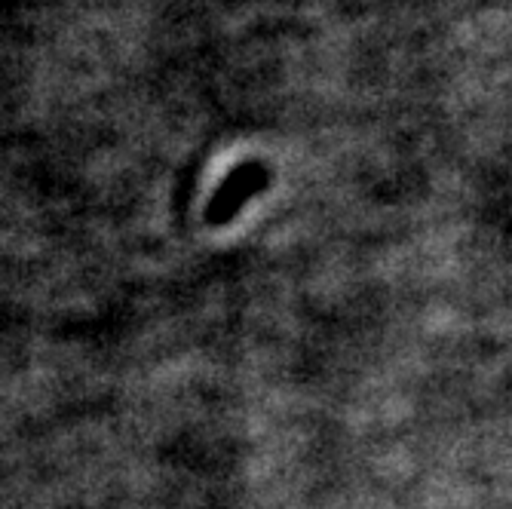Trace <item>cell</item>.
<instances>
[{
	"instance_id": "6da1fadb",
	"label": "cell",
	"mask_w": 512,
	"mask_h": 509,
	"mask_svg": "<svg viewBox=\"0 0 512 509\" xmlns=\"http://www.w3.org/2000/svg\"><path fill=\"white\" fill-rule=\"evenodd\" d=\"M267 178H270V172L261 163H246V166L234 169V172H230V178L224 181V188L218 191V197L212 200V206H209V221H215V224L230 221V218H234V212L249 197H255L258 191L267 188Z\"/></svg>"
}]
</instances>
